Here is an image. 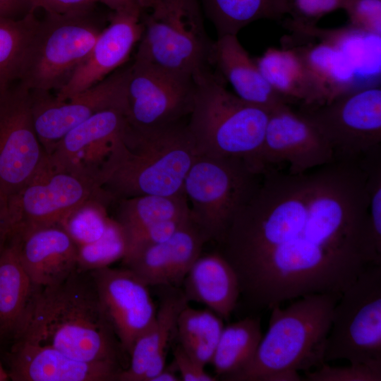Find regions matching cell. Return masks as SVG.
I'll use <instances>...</instances> for the list:
<instances>
[{"mask_svg":"<svg viewBox=\"0 0 381 381\" xmlns=\"http://www.w3.org/2000/svg\"><path fill=\"white\" fill-rule=\"evenodd\" d=\"M366 183L361 160L262 174L219 243L249 305L270 309L306 295L341 296L377 265L367 236Z\"/></svg>","mask_w":381,"mask_h":381,"instance_id":"1","label":"cell"},{"mask_svg":"<svg viewBox=\"0 0 381 381\" xmlns=\"http://www.w3.org/2000/svg\"><path fill=\"white\" fill-rule=\"evenodd\" d=\"M13 337L87 362L118 363L123 351L102 310L90 272L78 267L59 283L36 288Z\"/></svg>","mask_w":381,"mask_h":381,"instance_id":"2","label":"cell"},{"mask_svg":"<svg viewBox=\"0 0 381 381\" xmlns=\"http://www.w3.org/2000/svg\"><path fill=\"white\" fill-rule=\"evenodd\" d=\"M197 156L183 121L150 128H135L126 122L99 167L97 180L114 202L185 194L184 180Z\"/></svg>","mask_w":381,"mask_h":381,"instance_id":"3","label":"cell"},{"mask_svg":"<svg viewBox=\"0 0 381 381\" xmlns=\"http://www.w3.org/2000/svg\"><path fill=\"white\" fill-rule=\"evenodd\" d=\"M341 296L310 294L272 307L267 332L251 361L229 381H262L283 370H310L324 361L334 308Z\"/></svg>","mask_w":381,"mask_h":381,"instance_id":"4","label":"cell"},{"mask_svg":"<svg viewBox=\"0 0 381 381\" xmlns=\"http://www.w3.org/2000/svg\"><path fill=\"white\" fill-rule=\"evenodd\" d=\"M196 82L187 126L198 155L238 158L262 174L261 152L270 111L229 91L210 70Z\"/></svg>","mask_w":381,"mask_h":381,"instance_id":"5","label":"cell"},{"mask_svg":"<svg viewBox=\"0 0 381 381\" xmlns=\"http://www.w3.org/2000/svg\"><path fill=\"white\" fill-rule=\"evenodd\" d=\"M142 16L135 60L195 78L210 70L213 42L198 0H157Z\"/></svg>","mask_w":381,"mask_h":381,"instance_id":"6","label":"cell"},{"mask_svg":"<svg viewBox=\"0 0 381 381\" xmlns=\"http://www.w3.org/2000/svg\"><path fill=\"white\" fill-rule=\"evenodd\" d=\"M97 172L77 164H55L46 155L33 178L7 198L11 236L61 224L87 202L98 201L108 205L114 202L101 188Z\"/></svg>","mask_w":381,"mask_h":381,"instance_id":"7","label":"cell"},{"mask_svg":"<svg viewBox=\"0 0 381 381\" xmlns=\"http://www.w3.org/2000/svg\"><path fill=\"white\" fill-rule=\"evenodd\" d=\"M262 174L235 157L198 155L183 183L190 216L209 241L218 243Z\"/></svg>","mask_w":381,"mask_h":381,"instance_id":"8","label":"cell"},{"mask_svg":"<svg viewBox=\"0 0 381 381\" xmlns=\"http://www.w3.org/2000/svg\"><path fill=\"white\" fill-rule=\"evenodd\" d=\"M103 28L89 13L40 20L19 83L32 94L59 90L84 62Z\"/></svg>","mask_w":381,"mask_h":381,"instance_id":"9","label":"cell"},{"mask_svg":"<svg viewBox=\"0 0 381 381\" xmlns=\"http://www.w3.org/2000/svg\"><path fill=\"white\" fill-rule=\"evenodd\" d=\"M338 359L381 370V265L367 267L334 308L324 361Z\"/></svg>","mask_w":381,"mask_h":381,"instance_id":"10","label":"cell"},{"mask_svg":"<svg viewBox=\"0 0 381 381\" xmlns=\"http://www.w3.org/2000/svg\"><path fill=\"white\" fill-rule=\"evenodd\" d=\"M301 111L329 143L334 160L356 161L381 146V88H360Z\"/></svg>","mask_w":381,"mask_h":381,"instance_id":"11","label":"cell"},{"mask_svg":"<svg viewBox=\"0 0 381 381\" xmlns=\"http://www.w3.org/2000/svg\"><path fill=\"white\" fill-rule=\"evenodd\" d=\"M196 86L192 75L134 60L126 81L127 123L150 128L183 121L192 111Z\"/></svg>","mask_w":381,"mask_h":381,"instance_id":"12","label":"cell"},{"mask_svg":"<svg viewBox=\"0 0 381 381\" xmlns=\"http://www.w3.org/2000/svg\"><path fill=\"white\" fill-rule=\"evenodd\" d=\"M46 155L34 127L31 93L18 83L0 92V192L8 198L18 191Z\"/></svg>","mask_w":381,"mask_h":381,"instance_id":"13","label":"cell"},{"mask_svg":"<svg viewBox=\"0 0 381 381\" xmlns=\"http://www.w3.org/2000/svg\"><path fill=\"white\" fill-rule=\"evenodd\" d=\"M128 67L64 100L50 93L32 94V112L35 132L48 154L68 131L95 114L111 108L125 109Z\"/></svg>","mask_w":381,"mask_h":381,"instance_id":"14","label":"cell"},{"mask_svg":"<svg viewBox=\"0 0 381 381\" xmlns=\"http://www.w3.org/2000/svg\"><path fill=\"white\" fill-rule=\"evenodd\" d=\"M270 169L301 174L329 164L333 152L316 126L301 111L287 104L270 112L261 152Z\"/></svg>","mask_w":381,"mask_h":381,"instance_id":"15","label":"cell"},{"mask_svg":"<svg viewBox=\"0 0 381 381\" xmlns=\"http://www.w3.org/2000/svg\"><path fill=\"white\" fill-rule=\"evenodd\" d=\"M90 272L102 310L121 349L129 355L137 338L156 316L157 308L149 286L126 267Z\"/></svg>","mask_w":381,"mask_h":381,"instance_id":"16","label":"cell"},{"mask_svg":"<svg viewBox=\"0 0 381 381\" xmlns=\"http://www.w3.org/2000/svg\"><path fill=\"white\" fill-rule=\"evenodd\" d=\"M140 7L114 11L84 62L55 97L64 100L93 86L115 72L129 58L141 38L143 26Z\"/></svg>","mask_w":381,"mask_h":381,"instance_id":"17","label":"cell"},{"mask_svg":"<svg viewBox=\"0 0 381 381\" xmlns=\"http://www.w3.org/2000/svg\"><path fill=\"white\" fill-rule=\"evenodd\" d=\"M207 241L190 217L168 239L134 250L122 261L148 286L175 285L183 281Z\"/></svg>","mask_w":381,"mask_h":381,"instance_id":"18","label":"cell"},{"mask_svg":"<svg viewBox=\"0 0 381 381\" xmlns=\"http://www.w3.org/2000/svg\"><path fill=\"white\" fill-rule=\"evenodd\" d=\"M9 356L13 381H116L121 370L114 362H87L47 345L15 339Z\"/></svg>","mask_w":381,"mask_h":381,"instance_id":"19","label":"cell"},{"mask_svg":"<svg viewBox=\"0 0 381 381\" xmlns=\"http://www.w3.org/2000/svg\"><path fill=\"white\" fill-rule=\"evenodd\" d=\"M26 273L36 287L59 283L77 268L78 246L60 224L11 236Z\"/></svg>","mask_w":381,"mask_h":381,"instance_id":"20","label":"cell"},{"mask_svg":"<svg viewBox=\"0 0 381 381\" xmlns=\"http://www.w3.org/2000/svg\"><path fill=\"white\" fill-rule=\"evenodd\" d=\"M126 124L122 109L99 111L68 131L47 154V157L55 164H77L97 169L114 139Z\"/></svg>","mask_w":381,"mask_h":381,"instance_id":"21","label":"cell"},{"mask_svg":"<svg viewBox=\"0 0 381 381\" xmlns=\"http://www.w3.org/2000/svg\"><path fill=\"white\" fill-rule=\"evenodd\" d=\"M210 62L231 84L234 94L245 102L270 112L289 105L263 77L237 35L218 36L213 42Z\"/></svg>","mask_w":381,"mask_h":381,"instance_id":"22","label":"cell"},{"mask_svg":"<svg viewBox=\"0 0 381 381\" xmlns=\"http://www.w3.org/2000/svg\"><path fill=\"white\" fill-rule=\"evenodd\" d=\"M188 302L183 293L168 294L162 299L154 320L132 347L128 367L119 373L116 381H152L164 368L169 341Z\"/></svg>","mask_w":381,"mask_h":381,"instance_id":"23","label":"cell"},{"mask_svg":"<svg viewBox=\"0 0 381 381\" xmlns=\"http://www.w3.org/2000/svg\"><path fill=\"white\" fill-rule=\"evenodd\" d=\"M255 61L267 83L289 104L301 102L308 108L327 102L325 88L294 47H270Z\"/></svg>","mask_w":381,"mask_h":381,"instance_id":"24","label":"cell"},{"mask_svg":"<svg viewBox=\"0 0 381 381\" xmlns=\"http://www.w3.org/2000/svg\"><path fill=\"white\" fill-rule=\"evenodd\" d=\"M183 282L188 301L202 303L224 320L231 316L241 294L238 276L219 252L201 254Z\"/></svg>","mask_w":381,"mask_h":381,"instance_id":"25","label":"cell"},{"mask_svg":"<svg viewBox=\"0 0 381 381\" xmlns=\"http://www.w3.org/2000/svg\"><path fill=\"white\" fill-rule=\"evenodd\" d=\"M36 288L20 262L16 240L11 238L0 253V335L14 337Z\"/></svg>","mask_w":381,"mask_h":381,"instance_id":"26","label":"cell"},{"mask_svg":"<svg viewBox=\"0 0 381 381\" xmlns=\"http://www.w3.org/2000/svg\"><path fill=\"white\" fill-rule=\"evenodd\" d=\"M318 41L293 47L325 88L328 97L327 102L343 94L363 88L358 71L346 54L332 42Z\"/></svg>","mask_w":381,"mask_h":381,"instance_id":"27","label":"cell"},{"mask_svg":"<svg viewBox=\"0 0 381 381\" xmlns=\"http://www.w3.org/2000/svg\"><path fill=\"white\" fill-rule=\"evenodd\" d=\"M296 31L302 37L332 42L341 48L355 66L361 80L380 78V36L358 30L349 25L337 29L298 25Z\"/></svg>","mask_w":381,"mask_h":381,"instance_id":"28","label":"cell"},{"mask_svg":"<svg viewBox=\"0 0 381 381\" xmlns=\"http://www.w3.org/2000/svg\"><path fill=\"white\" fill-rule=\"evenodd\" d=\"M114 220L127 241L145 228L157 222L190 214L185 194L173 196L143 195L116 200Z\"/></svg>","mask_w":381,"mask_h":381,"instance_id":"29","label":"cell"},{"mask_svg":"<svg viewBox=\"0 0 381 381\" xmlns=\"http://www.w3.org/2000/svg\"><path fill=\"white\" fill-rule=\"evenodd\" d=\"M262 334L259 317H246L224 327L211 363L217 377L225 380L254 357Z\"/></svg>","mask_w":381,"mask_h":381,"instance_id":"30","label":"cell"},{"mask_svg":"<svg viewBox=\"0 0 381 381\" xmlns=\"http://www.w3.org/2000/svg\"><path fill=\"white\" fill-rule=\"evenodd\" d=\"M218 36L236 35L260 19H281L288 14L287 0H198Z\"/></svg>","mask_w":381,"mask_h":381,"instance_id":"31","label":"cell"},{"mask_svg":"<svg viewBox=\"0 0 381 381\" xmlns=\"http://www.w3.org/2000/svg\"><path fill=\"white\" fill-rule=\"evenodd\" d=\"M34 13L18 19L0 18V92L20 81L40 23Z\"/></svg>","mask_w":381,"mask_h":381,"instance_id":"32","label":"cell"},{"mask_svg":"<svg viewBox=\"0 0 381 381\" xmlns=\"http://www.w3.org/2000/svg\"><path fill=\"white\" fill-rule=\"evenodd\" d=\"M223 328V319L213 311L195 309L187 305L176 321L179 345L205 367L211 363Z\"/></svg>","mask_w":381,"mask_h":381,"instance_id":"33","label":"cell"},{"mask_svg":"<svg viewBox=\"0 0 381 381\" xmlns=\"http://www.w3.org/2000/svg\"><path fill=\"white\" fill-rule=\"evenodd\" d=\"M367 172V236L370 251L381 265V146L361 159Z\"/></svg>","mask_w":381,"mask_h":381,"instance_id":"34","label":"cell"},{"mask_svg":"<svg viewBox=\"0 0 381 381\" xmlns=\"http://www.w3.org/2000/svg\"><path fill=\"white\" fill-rule=\"evenodd\" d=\"M126 250L125 236L113 219L105 234L90 243L78 246L77 267L84 271L109 267L122 260Z\"/></svg>","mask_w":381,"mask_h":381,"instance_id":"35","label":"cell"},{"mask_svg":"<svg viewBox=\"0 0 381 381\" xmlns=\"http://www.w3.org/2000/svg\"><path fill=\"white\" fill-rule=\"evenodd\" d=\"M107 207L101 202H87L72 212L60 225L77 246L92 243L105 234L113 220L108 217Z\"/></svg>","mask_w":381,"mask_h":381,"instance_id":"36","label":"cell"},{"mask_svg":"<svg viewBox=\"0 0 381 381\" xmlns=\"http://www.w3.org/2000/svg\"><path fill=\"white\" fill-rule=\"evenodd\" d=\"M303 378L307 381H380L381 370L363 363L331 366L325 362L313 372L305 371Z\"/></svg>","mask_w":381,"mask_h":381,"instance_id":"37","label":"cell"},{"mask_svg":"<svg viewBox=\"0 0 381 381\" xmlns=\"http://www.w3.org/2000/svg\"><path fill=\"white\" fill-rule=\"evenodd\" d=\"M342 9L348 16L349 25L381 35V0H346Z\"/></svg>","mask_w":381,"mask_h":381,"instance_id":"38","label":"cell"},{"mask_svg":"<svg viewBox=\"0 0 381 381\" xmlns=\"http://www.w3.org/2000/svg\"><path fill=\"white\" fill-rule=\"evenodd\" d=\"M346 0H287L288 14L291 20L315 25L325 16L342 9Z\"/></svg>","mask_w":381,"mask_h":381,"instance_id":"39","label":"cell"},{"mask_svg":"<svg viewBox=\"0 0 381 381\" xmlns=\"http://www.w3.org/2000/svg\"><path fill=\"white\" fill-rule=\"evenodd\" d=\"M190 218L189 214L162 221L140 231L127 241L125 255L134 250L168 239L183 226Z\"/></svg>","mask_w":381,"mask_h":381,"instance_id":"40","label":"cell"},{"mask_svg":"<svg viewBox=\"0 0 381 381\" xmlns=\"http://www.w3.org/2000/svg\"><path fill=\"white\" fill-rule=\"evenodd\" d=\"M30 11L42 9L46 14L68 15L89 13L94 6L102 3L112 10L111 0H26Z\"/></svg>","mask_w":381,"mask_h":381,"instance_id":"41","label":"cell"},{"mask_svg":"<svg viewBox=\"0 0 381 381\" xmlns=\"http://www.w3.org/2000/svg\"><path fill=\"white\" fill-rule=\"evenodd\" d=\"M174 364L183 381H215L217 377L208 374L178 345L174 351Z\"/></svg>","mask_w":381,"mask_h":381,"instance_id":"42","label":"cell"},{"mask_svg":"<svg viewBox=\"0 0 381 381\" xmlns=\"http://www.w3.org/2000/svg\"><path fill=\"white\" fill-rule=\"evenodd\" d=\"M30 12L26 0H0V18L18 19Z\"/></svg>","mask_w":381,"mask_h":381,"instance_id":"43","label":"cell"},{"mask_svg":"<svg viewBox=\"0 0 381 381\" xmlns=\"http://www.w3.org/2000/svg\"><path fill=\"white\" fill-rule=\"evenodd\" d=\"M11 237L7 198L0 192V253Z\"/></svg>","mask_w":381,"mask_h":381,"instance_id":"44","label":"cell"},{"mask_svg":"<svg viewBox=\"0 0 381 381\" xmlns=\"http://www.w3.org/2000/svg\"><path fill=\"white\" fill-rule=\"evenodd\" d=\"M304 380L298 371L295 370H283L265 376L262 381H302Z\"/></svg>","mask_w":381,"mask_h":381,"instance_id":"45","label":"cell"},{"mask_svg":"<svg viewBox=\"0 0 381 381\" xmlns=\"http://www.w3.org/2000/svg\"><path fill=\"white\" fill-rule=\"evenodd\" d=\"M177 370L174 363L168 368H164L159 373L152 381H179L180 377L176 375Z\"/></svg>","mask_w":381,"mask_h":381,"instance_id":"46","label":"cell"},{"mask_svg":"<svg viewBox=\"0 0 381 381\" xmlns=\"http://www.w3.org/2000/svg\"><path fill=\"white\" fill-rule=\"evenodd\" d=\"M114 11L140 7L138 0H111Z\"/></svg>","mask_w":381,"mask_h":381,"instance_id":"47","label":"cell"},{"mask_svg":"<svg viewBox=\"0 0 381 381\" xmlns=\"http://www.w3.org/2000/svg\"><path fill=\"white\" fill-rule=\"evenodd\" d=\"M157 0H138L142 8H150L152 7Z\"/></svg>","mask_w":381,"mask_h":381,"instance_id":"48","label":"cell"},{"mask_svg":"<svg viewBox=\"0 0 381 381\" xmlns=\"http://www.w3.org/2000/svg\"><path fill=\"white\" fill-rule=\"evenodd\" d=\"M8 380H9L8 372L4 369L0 362V381H6Z\"/></svg>","mask_w":381,"mask_h":381,"instance_id":"49","label":"cell"}]
</instances>
